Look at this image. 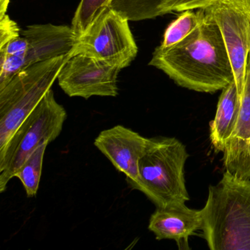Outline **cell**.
<instances>
[{"label": "cell", "mask_w": 250, "mask_h": 250, "mask_svg": "<svg viewBox=\"0 0 250 250\" xmlns=\"http://www.w3.org/2000/svg\"><path fill=\"white\" fill-rule=\"evenodd\" d=\"M149 65L163 71L178 85L200 93H216L235 80L222 33L206 17L179 43L168 48L158 46Z\"/></svg>", "instance_id": "6da1fadb"}, {"label": "cell", "mask_w": 250, "mask_h": 250, "mask_svg": "<svg viewBox=\"0 0 250 250\" xmlns=\"http://www.w3.org/2000/svg\"><path fill=\"white\" fill-rule=\"evenodd\" d=\"M203 238L211 250H250V180L228 171L210 186L201 209Z\"/></svg>", "instance_id": "7a4b0ae2"}, {"label": "cell", "mask_w": 250, "mask_h": 250, "mask_svg": "<svg viewBox=\"0 0 250 250\" xmlns=\"http://www.w3.org/2000/svg\"><path fill=\"white\" fill-rule=\"evenodd\" d=\"M186 146L174 137L149 138L139 164V179L128 184L145 194L156 208L185 204L190 200L186 187Z\"/></svg>", "instance_id": "3957f363"}, {"label": "cell", "mask_w": 250, "mask_h": 250, "mask_svg": "<svg viewBox=\"0 0 250 250\" xmlns=\"http://www.w3.org/2000/svg\"><path fill=\"white\" fill-rule=\"evenodd\" d=\"M69 55L30 65L0 87V152L23 121L52 89Z\"/></svg>", "instance_id": "277c9868"}, {"label": "cell", "mask_w": 250, "mask_h": 250, "mask_svg": "<svg viewBox=\"0 0 250 250\" xmlns=\"http://www.w3.org/2000/svg\"><path fill=\"white\" fill-rule=\"evenodd\" d=\"M66 118V110L51 89L0 152V192L6 190L10 180L38 147L59 137Z\"/></svg>", "instance_id": "5b68a950"}, {"label": "cell", "mask_w": 250, "mask_h": 250, "mask_svg": "<svg viewBox=\"0 0 250 250\" xmlns=\"http://www.w3.org/2000/svg\"><path fill=\"white\" fill-rule=\"evenodd\" d=\"M137 52L128 20L106 7L77 38L69 57L85 55L122 70L135 59Z\"/></svg>", "instance_id": "8992f818"}, {"label": "cell", "mask_w": 250, "mask_h": 250, "mask_svg": "<svg viewBox=\"0 0 250 250\" xmlns=\"http://www.w3.org/2000/svg\"><path fill=\"white\" fill-rule=\"evenodd\" d=\"M201 8L222 33L241 100L250 50V0H210Z\"/></svg>", "instance_id": "52a82bcc"}, {"label": "cell", "mask_w": 250, "mask_h": 250, "mask_svg": "<svg viewBox=\"0 0 250 250\" xmlns=\"http://www.w3.org/2000/svg\"><path fill=\"white\" fill-rule=\"evenodd\" d=\"M20 34L28 42L27 52L21 57L0 55V87L30 65L69 55L77 40L72 27L52 24L28 26Z\"/></svg>", "instance_id": "ba28073f"}, {"label": "cell", "mask_w": 250, "mask_h": 250, "mask_svg": "<svg viewBox=\"0 0 250 250\" xmlns=\"http://www.w3.org/2000/svg\"><path fill=\"white\" fill-rule=\"evenodd\" d=\"M121 68L85 55L69 57L58 74L60 87L70 97H116Z\"/></svg>", "instance_id": "9c48e42d"}, {"label": "cell", "mask_w": 250, "mask_h": 250, "mask_svg": "<svg viewBox=\"0 0 250 250\" xmlns=\"http://www.w3.org/2000/svg\"><path fill=\"white\" fill-rule=\"evenodd\" d=\"M149 138L118 125L102 131L94 145L126 177L128 184L139 179V164L147 150Z\"/></svg>", "instance_id": "30bf717a"}, {"label": "cell", "mask_w": 250, "mask_h": 250, "mask_svg": "<svg viewBox=\"0 0 250 250\" xmlns=\"http://www.w3.org/2000/svg\"><path fill=\"white\" fill-rule=\"evenodd\" d=\"M201 210L189 208L186 204L156 208L149 220L148 229L159 241H176L180 250H190L188 238L201 229Z\"/></svg>", "instance_id": "8fae6325"}, {"label": "cell", "mask_w": 250, "mask_h": 250, "mask_svg": "<svg viewBox=\"0 0 250 250\" xmlns=\"http://www.w3.org/2000/svg\"><path fill=\"white\" fill-rule=\"evenodd\" d=\"M240 107L241 100L233 80L222 89L214 119L209 124L210 140L216 153L225 151L227 142L236 127Z\"/></svg>", "instance_id": "7c38bea8"}, {"label": "cell", "mask_w": 250, "mask_h": 250, "mask_svg": "<svg viewBox=\"0 0 250 250\" xmlns=\"http://www.w3.org/2000/svg\"><path fill=\"white\" fill-rule=\"evenodd\" d=\"M250 139V50L247 55L244 87L241 97V107L236 127L227 142L223 152L224 167L229 170L242 160L248 151Z\"/></svg>", "instance_id": "4fadbf2b"}, {"label": "cell", "mask_w": 250, "mask_h": 250, "mask_svg": "<svg viewBox=\"0 0 250 250\" xmlns=\"http://www.w3.org/2000/svg\"><path fill=\"white\" fill-rule=\"evenodd\" d=\"M180 0H109L108 7L128 21L151 20L173 11Z\"/></svg>", "instance_id": "5bb4252c"}, {"label": "cell", "mask_w": 250, "mask_h": 250, "mask_svg": "<svg viewBox=\"0 0 250 250\" xmlns=\"http://www.w3.org/2000/svg\"><path fill=\"white\" fill-rule=\"evenodd\" d=\"M197 11L194 10H186L181 11L179 17L169 24L165 30L164 39L161 43V47L168 48L187 38L192 33L205 18L204 12L202 8Z\"/></svg>", "instance_id": "9a60e30c"}, {"label": "cell", "mask_w": 250, "mask_h": 250, "mask_svg": "<svg viewBox=\"0 0 250 250\" xmlns=\"http://www.w3.org/2000/svg\"><path fill=\"white\" fill-rule=\"evenodd\" d=\"M48 143L38 147L16 172L15 176L22 183L29 197H35L39 191L43 169V158Z\"/></svg>", "instance_id": "2e32d148"}, {"label": "cell", "mask_w": 250, "mask_h": 250, "mask_svg": "<svg viewBox=\"0 0 250 250\" xmlns=\"http://www.w3.org/2000/svg\"><path fill=\"white\" fill-rule=\"evenodd\" d=\"M109 0H81L74 14L71 27L77 38L86 31L96 17L108 7Z\"/></svg>", "instance_id": "e0dca14e"}, {"label": "cell", "mask_w": 250, "mask_h": 250, "mask_svg": "<svg viewBox=\"0 0 250 250\" xmlns=\"http://www.w3.org/2000/svg\"><path fill=\"white\" fill-rule=\"evenodd\" d=\"M18 24L10 19L8 14L0 17V47L20 36Z\"/></svg>", "instance_id": "ac0fdd59"}, {"label": "cell", "mask_w": 250, "mask_h": 250, "mask_svg": "<svg viewBox=\"0 0 250 250\" xmlns=\"http://www.w3.org/2000/svg\"><path fill=\"white\" fill-rule=\"evenodd\" d=\"M28 42L24 36H20L10 41L0 47V55L11 57H21L27 52Z\"/></svg>", "instance_id": "d6986e66"}, {"label": "cell", "mask_w": 250, "mask_h": 250, "mask_svg": "<svg viewBox=\"0 0 250 250\" xmlns=\"http://www.w3.org/2000/svg\"><path fill=\"white\" fill-rule=\"evenodd\" d=\"M227 171L238 178L250 180V139L249 141L248 151L245 157L229 170Z\"/></svg>", "instance_id": "ffe728a7"}, {"label": "cell", "mask_w": 250, "mask_h": 250, "mask_svg": "<svg viewBox=\"0 0 250 250\" xmlns=\"http://www.w3.org/2000/svg\"><path fill=\"white\" fill-rule=\"evenodd\" d=\"M210 0H180L175 5L173 11L181 12L186 10H195L203 8Z\"/></svg>", "instance_id": "44dd1931"}]
</instances>
